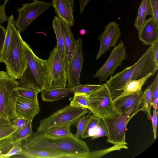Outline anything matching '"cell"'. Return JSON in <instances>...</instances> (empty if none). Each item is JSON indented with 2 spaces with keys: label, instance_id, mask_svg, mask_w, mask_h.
Returning a JSON list of instances; mask_svg holds the SVG:
<instances>
[{
  "label": "cell",
  "instance_id": "6da1fadb",
  "mask_svg": "<svg viewBox=\"0 0 158 158\" xmlns=\"http://www.w3.org/2000/svg\"><path fill=\"white\" fill-rule=\"evenodd\" d=\"M21 145L22 149L44 150L62 155L64 158H87L90 152L86 142L73 134L56 137L36 132L22 141Z\"/></svg>",
  "mask_w": 158,
  "mask_h": 158
},
{
  "label": "cell",
  "instance_id": "7a4b0ae2",
  "mask_svg": "<svg viewBox=\"0 0 158 158\" xmlns=\"http://www.w3.org/2000/svg\"><path fill=\"white\" fill-rule=\"evenodd\" d=\"M153 44L138 60L113 76L106 82L111 93L113 101L118 96L120 89L127 81L142 78L148 74L153 76L158 69L152 53Z\"/></svg>",
  "mask_w": 158,
  "mask_h": 158
},
{
  "label": "cell",
  "instance_id": "3957f363",
  "mask_svg": "<svg viewBox=\"0 0 158 158\" xmlns=\"http://www.w3.org/2000/svg\"><path fill=\"white\" fill-rule=\"evenodd\" d=\"M23 44L27 65L19 79V86L41 92L45 89L47 78L46 60L37 56L30 46L24 40Z\"/></svg>",
  "mask_w": 158,
  "mask_h": 158
},
{
  "label": "cell",
  "instance_id": "277c9868",
  "mask_svg": "<svg viewBox=\"0 0 158 158\" xmlns=\"http://www.w3.org/2000/svg\"><path fill=\"white\" fill-rule=\"evenodd\" d=\"M19 81L12 79L6 72L0 71V126L11 124L16 116L15 104L17 96L15 89Z\"/></svg>",
  "mask_w": 158,
  "mask_h": 158
},
{
  "label": "cell",
  "instance_id": "5b68a950",
  "mask_svg": "<svg viewBox=\"0 0 158 158\" xmlns=\"http://www.w3.org/2000/svg\"><path fill=\"white\" fill-rule=\"evenodd\" d=\"M88 109L93 115L102 119L120 116L110 91L106 83L88 94Z\"/></svg>",
  "mask_w": 158,
  "mask_h": 158
},
{
  "label": "cell",
  "instance_id": "8992f818",
  "mask_svg": "<svg viewBox=\"0 0 158 158\" xmlns=\"http://www.w3.org/2000/svg\"><path fill=\"white\" fill-rule=\"evenodd\" d=\"M144 111L143 102L141 101L127 112L120 116L103 119L107 131V141L115 145H127L126 141V131L129 120L139 112Z\"/></svg>",
  "mask_w": 158,
  "mask_h": 158
},
{
  "label": "cell",
  "instance_id": "52a82bcc",
  "mask_svg": "<svg viewBox=\"0 0 158 158\" xmlns=\"http://www.w3.org/2000/svg\"><path fill=\"white\" fill-rule=\"evenodd\" d=\"M23 41L14 24L13 27L10 50L8 58L4 63L6 65L7 73L15 80L21 78L27 65Z\"/></svg>",
  "mask_w": 158,
  "mask_h": 158
},
{
  "label": "cell",
  "instance_id": "ba28073f",
  "mask_svg": "<svg viewBox=\"0 0 158 158\" xmlns=\"http://www.w3.org/2000/svg\"><path fill=\"white\" fill-rule=\"evenodd\" d=\"M90 112L88 109L69 105L48 117L41 119L36 132H44L52 127L60 124H70L72 126L75 124L79 118Z\"/></svg>",
  "mask_w": 158,
  "mask_h": 158
},
{
  "label": "cell",
  "instance_id": "9c48e42d",
  "mask_svg": "<svg viewBox=\"0 0 158 158\" xmlns=\"http://www.w3.org/2000/svg\"><path fill=\"white\" fill-rule=\"evenodd\" d=\"M66 64L62 59L56 47L51 51L46 60L48 76L44 89L66 87Z\"/></svg>",
  "mask_w": 158,
  "mask_h": 158
},
{
  "label": "cell",
  "instance_id": "30bf717a",
  "mask_svg": "<svg viewBox=\"0 0 158 158\" xmlns=\"http://www.w3.org/2000/svg\"><path fill=\"white\" fill-rule=\"evenodd\" d=\"M49 2L34 0L31 3L23 5L18 10V17L15 25L19 31L23 32L27 26L39 15L52 5Z\"/></svg>",
  "mask_w": 158,
  "mask_h": 158
},
{
  "label": "cell",
  "instance_id": "8fae6325",
  "mask_svg": "<svg viewBox=\"0 0 158 158\" xmlns=\"http://www.w3.org/2000/svg\"><path fill=\"white\" fill-rule=\"evenodd\" d=\"M127 57L123 41L120 40L112 50L105 63L96 71L93 77L98 78L100 82H107L109 76L112 75L117 67L122 65Z\"/></svg>",
  "mask_w": 158,
  "mask_h": 158
},
{
  "label": "cell",
  "instance_id": "7c38bea8",
  "mask_svg": "<svg viewBox=\"0 0 158 158\" xmlns=\"http://www.w3.org/2000/svg\"><path fill=\"white\" fill-rule=\"evenodd\" d=\"M83 60L82 41L81 38H79L77 40L72 56L66 64L68 88L71 89L81 84L80 78Z\"/></svg>",
  "mask_w": 158,
  "mask_h": 158
},
{
  "label": "cell",
  "instance_id": "4fadbf2b",
  "mask_svg": "<svg viewBox=\"0 0 158 158\" xmlns=\"http://www.w3.org/2000/svg\"><path fill=\"white\" fill-rule=\"evenodd\" d=\"M121 35L119 24L114 21L109 23L105 27L103 32L98 37L100 44L95 59H99L111 47H114Z\"/></svg>",
  "mask_w": 158,
  "mask_h": 158
},
{
  "label": "cell",
  "instance_id": "5bb4252c",
  "mask_svg": "<svg viewBox=\"0 0 158 158\" xmlns=\"http://www.w3.org/2000/svg\"><path fill=\"white\" fill-rule=\"evenodd\" d=\"M40 111L38 100H31L17 98L15 109L16 117L28 120H33Z\"/></svg>",
  "mask_w": 158,
  "mask_h": 158
},
{
  "label": "cell",
  "instance_id": "9a60e30c",
  "mask_svg": "<svg viewBox=\"0 0 158 158\" xmlns=\"http://www.w3.org/2000/svg\"><path fill=\"white\" fill-rule=\"evenodd\" d=\"M74 0H52L55 13L62 20L70 27L74 25Z\"/></svg>",
  "mask_w": 158,
  "mask_h": 158
},
{
  "label": "cell",
  "instance_id": "2e32d148",
  "mask_svg": "<svg viewBox=\"0 0 158 158\" xmlns=\"http://www.w3.org/2000/svg\"><path fill=\"white\" fill-rule=\"evenodd\" d=\"M139 40L144 45H151L158 40V25L152 16L146 20L138 32Z\"/></svg>",
  "mask_w": 158,
  "mask_h": 158
},
{
  "label": "cell",
  "instance_id": "e0dca14e",
  "mask_svg": "<svg viewBox=\"0 0 158 158\" xmlns=\"http://www.w3.org/2000/svg\"><path fill=\"white\" fill-rule=\"evenodd\" d=\"M152 76V74L150 73L142 78L127 81L120 89L118 96L116 99L125 96L140 94L142 91V88L143 86L148 79Z\"/></svg>",
  "mask_w": 158,
  "mask_h": 158
},
{
  "label": "cell",
  "instance_id": "ac0fdd59",
  "mask_svg": "<svg viewBox=\"0 0 158 158\" xmlns=\"http://www.w3.org/2000/svg\"><path fill=\"white\" fill-rule=\"evenodd\" d=\"M21 140L13 142L9 137L0 140V158H8L15 155H22Z\"/></svg>",
  "mask_w": 158,
  "mask_h": 158
},
{
  "label": "cell",
  "instance_id": "d6986e66",
  "mask_svg": "<svg viewBox=\"0 0 158 158\" xmlns=\"http://www.w3.org/2000/svg\"><path fill=\"white\" fill-rule=\"evenodd\" d=\"M70 27L67 23L61 19V27L67 62L69 61L72 56L77 41L73 37Z\"/></svg>",
  "mask_w": 158,
  "mask_h": 158
},
{
  "label": "cell",
  "instance_id": "ffe728a7",
  "mask_svg": "<svg viewBox=\"0 0 158 158\" xmlns=\"http://www.w3.org/2000/svg\"><path fill=\"white\" fill-rule=\"evenodd\" d=\"M143 93L142 91L139 95L135 94L121 97L114 100V104L121 114L126 113L141 101Z\"/></svg>",
  "mask_w": 158,
  "mask_h": 158
},
{
  "label": "cell",
  "instance_id": "44dd1931",
  "mask_svg": "<svg viewBox=\"0 0 158 158\" xmlns=\"http://www.w3.org/2000/svg\"><path fill=\"white\" fill-rule=\"evenodd\" d=\"M52 26L57 41L56 47L63 61L67 64V60L61 27V19L58 16L54 17Z\"/></svg>",
  "mask_w": 158,
  "mask_h": 158
},
{
  "label": "cell",
  "instance_id": "7402d4cb",
  "mask_svg": "<svg viewBox=\"0 0 158 158\" xmlns=\"http://www.w3.org/2000/svg\"><path fill=\"white\" fill-rule=\"evenodd\" d=\"M70 93V89L66 87L44 89L41 92V97L44 102H55L66 97Z\"/></svg>",
  "mask_w": 158,
  "mask_h": 158
},
{
  "label": "cell",
  "instance_id": "603a6c76",
  "mask_svg": "<svg viewBox=\"0 0 158 158\" xmlns=\"http://www.w3.org/2000/svg\"><path fill=\"white\" fill-rule=\"evenodd\" d=\"M7 20L6 36L0 57V62L4 63L7 59L11 45L13 27L15 23L13 15L8 17Z\"/></svg>",
  "mask_w": 158,
  "mask_h": 158
},
{
  "label": "cell",
  "instance_id": "cb8c5ba5",
  "mask_svg": "<svg viewBox=\"0 0 158 158\" xmlns=\"http://www.w3.org/2000/svg\"><path fill=\"white\" fill-rule=\"evenodd\" d=\"M152 11L148 0H141V3L138 9V14L134 25L139 31L146 21L148 15L152 16Z\"/></svg>",
  "mask_w": 158,
  "mask_h": 158
},
{
  "label": "cell",
  "instance_id": "d4e9b609",
  "mask_svg": "<svg viewBox=\"0 0 158 158\" xmlns=\"http://www.w3.org/2000/svg\"><path fill=\"white\" fill-rule=\"evenodd\" d=\"M21 155L27 158H64L60 154L39 149H22Z\"/></svg>",
  "mask_w": 158,
  "mask_h": 158
},
{
  "label": "cell",
  "instance_id": "484cf974",
  "mask_svg": "<svg viewBox=\"0 0 158 158\" xmlns=\"http://www.w3.org/2000/svg\"><path fill=\"white\" fill-rule=\"evenodd\" d=\"M102 120L93 114L90 115L81 135V138L85 139L93 137L98 131Z\"/></svg>",
  "mask_w": 158,
  "mask_h": 158
},
{
  "label": "cell",
  "instance_id": "4316f807",
  "mask_svg": "<svg viewBox=\"0 0 158 158\" xmlns=\"http://www.w3.org/2000/svg\"><path fill=\"white\" fill-rule=\"evenodd\" d=\"M32 120H28L23 127L15 131L9 137L10 140L15 142L19 140L22 141L26 140L30 137L33 133L32 130Z\"/></svg>",
  "mask_w": 158,
  "mask_h": 158
},
{
  "label": "cell",
  "instance_id": "83f0119b",
  "mask_svg": "<svg viewBox=\"0 0 158 158\" xmlns=\"http://www.w3.org/2000/svg\"><path fill=\"white\" fill-rule=\"evenodd\" d=\"M70 124H60L52 127L43 132L46 135L52 137H59L71 135Z\"/></svg>",
  "mask_w": 158,
  "mask_h": 158
},
{
  "label": "cell",
  "instance_id": "f1b7e54d",
  "mask_svg": "<svg viewBox=\"0 0 158 158\" xmlns=\"http://www.w3.org/2000/svg\"><path fill=\"white\" fill-rule=\"evenodd\" d=\"M15 91L18 98L31 100H38L37 95L40 92L36 90L19 85Z\"/></svg>",
  "mask_w": 158,
  "mask_h": 158
},
{
  "label": "cell",
  "instance_id": "f546056e",
  "mask_svg": "<svg viewBox=\"0 0 158 158\" xmlns=\"http://www.w3.org/2000/svg\"><path fill=\"white\" fill-rule=\"evenodd\" d=\"M128 147L124 144H118L105 149L89 152L87 158H98L101 157L113 152L122 149H127Z\"/></svg>",
  "mask_w": 158,
  "mask_h": 158
},
{
  "label": "cell",
  "instance_id": "4dcf8cb0",
  "mask_svg": "<svg viewBox=\"0 0 158 158\" xmlns=\"http://www.w3.org/2000/svg\"><path fill=\"white\" fill-rule=\"evenodd\" d=\"M88 95L85 93H74L69 105L75 107L88 109Z\"/></svg>",
  "mask_w": 158,
  "mask_h": 158
},
{
  "label": "cell",
  "instance_id": "1f68e13d",
  "mask_svg": "<svg viewBox=\"0 0 158 158\" xmlns=\"http://www.w3.org/2000/svg\"><path fill=\"white\" fill-rule=\"evenodd\" d=\"M142 98L143 102L144 111L147 114L148 119H150L151 116V110L152 105V95L150 90L147 88L143 93Z\"/></svg>",
  "mask_w": 158,
  "mask_h": 158
},
{
  "label": "cell",
  "instance_id": "d6a6232c",
  "mask_svg": "<svg viewBox=\"0 0 158 158\" xmlns=\"http://www.w3.org/2000/svg\"><path fill=\"white\" fill-rule=\"evenodd\" d=\"M101 85H102L80 84L70 89L71 93H80L89 94L100 88Z\"/></svg>",
  "mask_w": 158,
  "mask_h": 158
},
{
  "label": "cell",
  "instance_id": "836d02e7",
  "mask_svg": "<svg viewBox=\"0 0 158 158\" xmlns=\"http://www.w3.org/2000/svg\"><path fill=\"white\" fill-rule=\"evenodd\" d=\"M91 114V112H90L86 116L85 114L79 118L76 123V126L77 130L76 133L75 135L76 137L79 138L81 137L88 118Z\"/></svg>",
  "mask_w": 158,
  "mask_h": 158
},
{
  "label": "cell",
  "instance_id": "e575fe53",
  "mask_svg": "<svg viewBox=\"0 0 158 158\" xmlns=\"http://www.w3.org/2000/svg\"><path fill=\"white\" fill-rule=\"evenodd\" d=\"M15 131L11 124L0 126V140L10 137Z\"/></svg>",
  "mask_w": 158,
  "mask_h": 158
},
{
  "label": "cell",
  "instance_id": "d590c367",
  "mask_svg": "<svg viewBox=\"0 0 158 158\" xmlns=\"http://www.w3.org/2000/svg\"><path fill=\"white\" fill-rule=\"evenodd\" d=\"M151 91L152 95V102L158 99V73L153 81L148 86Z\"/></svg>",
  "mask_w": 158,
  "mask_h": 158
},
{
  "label": "cell",
  "instance_id": "8d00e7d4",
  "mask_svg": "<svg viewBox=\"0 0 158 158\" xmlns=\"http://www.w3.org/2000/svg\"><path fill=\"white\" fill-rule=\"evenodd\" d=\"M28 121L26 119L15 116L11 120V124L16 131L23 127Z\"/></svg>",
  "mask_w": 158,
  "mask_h": 158
},
{
  "label": "cell",
  "instance_id": "74e56055",
  "mask_svg": "<svg viewBox=\"0 0 158 158\" xmlns=\"http://www.w3.org/2000/svg\"><path fill=\"white\" fill-rule=\"evenodd\" d=\"M151 7L152 15L156 23L158 25V0H148Z\"/></svg>",
  "mask_w": 158,
  "mask_h": 158
},
{
  "label": "cell",
  "instance_id": "f35d334b",
  "mask_svg": "<svg viewBox=\"0 0 158 158\" xmlns=\"http://www.w3.org/2000/svg\"><path fill=\"white\" fill-rule=\"evenodd\" d=\"M107 128L103 120L102 119L98 131L92 137L91 140L101 137L107 136Z\"/></svg>",
  "mask_w": 158,
  "mask_h": 158
},
{
  "label": "cell",
  "instance_id": "ab89813d",
  "mask_svg": "<svg viewBox=\"0 0 158 158\" xmlns=\"http://www.w3.org/2000/svg\"><path fill=\"white\" fill-rule=\"evenodd\" d=\"M153 108V114L152 116H151L150 119L152 121V127L153 133V136L154 140L157 138V113L158 110L154 107Z\"/></svg>",
  "mask_w": 158,
  "mask_h": 158
},
{
  "label": "cell",
  "instance_id": "60d3db41",
  "mask_svg": "<svg viewBox=\"0 0 158 158\" xmlns=\"http://www.w3.org/2000/svg\"><path fill=\"white\" fill-rule=\"evenodd\" d=\"M6 32V29L0 24V57L3 47Z\"/></svg>",
  "mask_w": 158,
  "mask_h": 158
},
{
  "label": "cell",
  "instance_id": "b9f144b4",
  "mask_svg": "<svg viewBox=\"0 0 158 158\" xmlns=\"http://www.w3.org/2000/svg\"><path fill=\"white\" fill-rule=\"evenodd\" d=\"M152 53L154 62L158 65V40L153 44Z\"/></svg>",
  "mask_w": 158,
  "mask_h": 158
},
{
  "label": "cell",
  "instance_id": "7bdbcfd3",
  "mask_svg": "<svg viewBox=\"0 0 158 158\" xmlns=\"http://www.w3.org/2000/svg\"><path fill=\"white\" fill-rule=\"evenodd\" d=\"M5 6L3 5H0V24L6 21L8 18L5 13Z\"/></svg>",
  "mask_w": 158,
  "mask_h": 158
},
{
  "label": "cell",
  "instance_id": "ee69618b",
  "mask_svg": "<svg viewBox=\"0 0 158 158\" xmlns=\"http://www.w3.org/2000/svg\"><path fill=\"white\" fill-rule=\"evenodd\" d=\"M90 0H79L80 3V12L83 13L86 6Z\"/></svg>",
  "mask_w": 158,
  "mask_h": 158
},
{
  "label": "cell",
  "instance_id": "f6af8a7d",
  "mask_svg": "<svg viewBox=\"0 0 158 158\" xmlns=\"http://www.w3.org/2000/svg\"><path fill=\"white\" fill-rule=\"evenodd\" d=\"M80 34L81 35H85L86 33V30L85 29H81L80 30Z\"/></svg>",
  "mask_w": 158,
  "mask_h": 158
},
{
  "label": "cell",
  "instance_id": "bcb514c9",
  "mask_svg": "<svg viewBox=\"0 0 158 158\" xmlns=\"http://www.w3.org/2000/svg\"><path fill=\"white\" fill-rule=\"evenodd\" d=\"M4 1V3L3 4V5L5 6L6 3L9 0H3Z\"/></svg>",
  "mask_w": 158,
  "mask_h": 158
}]
</instances>
